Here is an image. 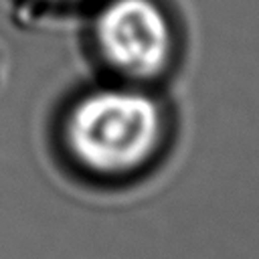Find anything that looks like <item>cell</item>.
Instances as JSON below:
<instances>
[{"instance_id":"cell-1","label":"cell","mask_w":259,"mask_h":259,"mask_svg":"<svg viewBox=\"0 0 259 259\" xmlns=\"http://www.w3.org/2000/svg\"><path fill=\"white\" fill-rule=\"evenodd\" d=\"M160 134L156 101L134 89L93 91L67 117L73 156L99 174H123L142 166L158 148Z\"/></svg>"},{"instance_id":"cell-2","label":"cell","mask_w":259,"mask_h":259,"mask_svg":"<svg viewBox=\"0 0 259 259\" xmlns=\"http://www.w3.org/2000/svg\"><path fill=\"white\" fill-rule=\"evenodd\" d=\"M95 36L107 63L136 79L158 75L172 53L170 24L152 0H111L97 16Z\"/></svg>"}]
</instances>
